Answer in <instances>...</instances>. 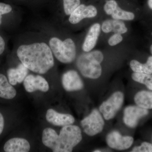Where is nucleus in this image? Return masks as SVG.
I'll return each mask as SVG.
<instances>
[{
	"label": "nucleus",
	"instance_id": "nucleus-1",
	"mask_svg": "<svg viewBox=\"0 0 152 152\" xmlns=\"http://www.w3.org/2000/svg\"><path fill=\"white\" fill-rule=\"evenodd\" d=\"M17 55L25 66L37 73H46L54 65L51 50L44 42L22 45L18 48Z\"/></svg>",
	"mask_w": 152,
	"mask_h": 152
},
{
	"label": "nucleus",
	"instance_id": "nucleus-2",
	"mask_svg": "<svg viewBox=\"0 0 152 152\" xmlns=\"http://www.w3.org/2000/svg\"><path fill=\"white\" fill-rule=\"evenodd\" d=\"M82 140L81 130L75 125L63 126L59 135L50 128L45 129L43 132V143L54 152H72Z\"/></svg>",
	"mask_w": 152,
	"mask_h": 152
},
{
	"label": "nucleus",
	"instance_id": "nucleus-3",
	"mask_svg": "<svg viewBox=\"0 0 152 152\" xmlns=\"http://www.w3.org/2000/svg\"><path fill=\"white\" fill-rule=\"evenodd\" d=\"M103 59V55L100 51L87 52L78 57L76 65L84 77L90 79H98L102 75L100 64Z\"/></svg>",
	"mask_w": 152,
	"mask_h": 152
},
{
	"label": "nucleus",
	"instance_id": "nucleus-4",
	"mask_svg": "<svg viewBox=\"0 0 152 152\" xmlns=\"http://www.w3.org/2000/svg\"><path fill=\"white\" fill-rule=\"evenodd\" d=\"M49 47L57 59L64 64L72 62L75 59V45L71 39L62 41L57 37H53L49 42Z\"/></svg>",
	"mask_w": 152,
	"mask_h": 152
},
{
	"label": "nucleus",
	"instance_id": "nucleus-5",
	"mask_svg": "<svg viewBox=\"0 0 152 152\" xmlns=\"http://www.w3.org/2000/svg\"><path fill=\"white\" fill-rule=\"evenodd\" d=\"M124 98V96L122 92H116L101 104L99 107V111L105 119L110 120L114 118L121 107Z\"/></svg>",
	"mask_w": 152,
	"mask_h": 152
},
{
	"label": "nucleus",
	"instance_id": "nucleus-6",
	"mask_svg": "<svg viewBox=\"0 0 152 152\" xmlns=\"http://www.w3.org/2000/svg\"><path fill=\"white\" fill-rule=\"evenodd\" d=\"M84 132L89 136L96 135L103 129L104 122L99 112L94 109L81 122Z\"/></svg>",
	"mask_w": 152,
	"mask_h": 152
},
{
	"label": "nucleus",
	"instance_id": "nucleus-7",
	"mask_svg": "<svg viewBox=\"0 0 152 152\" xmlns=\"http://www.w3.org/2000/svg\"><path fill=\"white\" fill-rule=\"evenodd\" d=\"M106 142L109 147L114 149L123 151L132 146L134 139L131 136L122 135L117 131H113L108 134Z\"/></svg>",
	"mask_w": 152,
	"mask_h": 152
},
{
	"label": "nucleus",
	"instance_id": "nucleus-8",
	"mask_svg": "<svg viewBox=\"0 0 152 152\" xmlns=\"http://www.w3.org/2000/svg\"><path fill=\"white\" fill-rule=\"evenodd\" d=\"M148 113V110L138 106H128L124 110V123L129 127L135 128L137 125L139 120L146 116Z\"/></svg>",
	"mask_w": 152,
	"mask_h": 152
},
{
	"label": "nucleus",
	"instance_id": "nucleus-9",
	"mask_svg": "<svg viewBox=\"0 0 152 152\" xmlns=\"http://www.w3.org/2000/svg\"><path fill=\"white\" fill-rule=\"evenodd\" d=\"M62 83L67 91H80L83 88L84 84L79 74L75 70H69L63 75Z\"/></svg>",
	"mask_w": 152,
	"mask_h": 152
},
{
	"label": "nucleus",
	"instance_id": "nucleus-10",
	"mask_svg": "<svg viewBox=\"0 0 152 152\" xmlns=\"http://www.w3.org/2000/svg\"><path fill=\"white\" fill-rule=\"evenodd\" d=\"M25 89L28 93H32L39 90L41 91H48V83L42 77L30 75L26 77L23 82Z\"/></svg>",
	"mask_w": 152,
	"mask_h": 152
},
{
	"label": "nucleus",
	"instance_id": "nucleus-11",
	"mask_svg": "<svg viewBox=\"0 0 152 152\" xmlns=\"http://www.w3.org/2000/svg\"><path fill=\"white\" fill-rule=\"evenodd\" d=\"M97 14V10L94 6L80 4L70 15L69 21L72 24H76L83 19L96 17Z\"/></svg>",
	"mask_w": 152,
	"mask_h": 152
},
{
	"label": "nucleus",
	"instance_id": "nucleus-12",
	"mask_svg": "<svg viewBox=\"0 0 152 152\" xmlns=\"http://www.w3.org/2000/svg\"><path fill=\"white\" fill-rule=\"evenodd\" d=\"M46 118L49 123L58 126L72 125L75 121V118L72 115L60 113L52 109L47 111Z\"/></svg>",
	"mask_w": 152,
	"mask_h": 152
},
{
	"label": "nucleus",
	"instance_id": "nucleus-13",
	"mask_svg": "<svg viewBox=\"0 0 152 152\" xmlns=\"http://www.w3.org/2000/svg\"><path fill=\"white\" fill-rule=\"evenodd\" d=\"M30 145L26 139L12 138L6 142L4 146L6 152H28L30 151Z\"/></svg>",
	"mask_w": 152,
	"mask_h": 152
},
{
	"label": "nucleus",
	"instance_id": "nucleus-14",
	"mask_svg": "<svg viewBox=\"0 0 152 152\" xmlns=\"http://www.w3.org/2000/svg\"><path fill=\"white\" fill-rule=\"evenodd\" d=\"M28 69L22 63L19 64L16 68H11L7 71V75L9 82L12 86L18 83H21L27 76Z\"/></svg>",
	"mask_w": 152,
	"mask_h": 152
},
{
	"label": "nucleus",
	"instance_id": "nucleus-15",
	"mask_svg": "<svg viewBox=\"0 0 152 152\" xmlns=\"http://www.w3.org/2000/svg\"><path fill=\"white\" fill-rule=\"evenodd\" d=\"M101 26L99 23H95L90 28L83 44V50L89 52L96 46L100 33Z\"/></svg>",
	"mask_w": 152,
	"mask_h": 152
},
{
	"label": "nucleus",
	"instance_id": "nucleus-16",
	"mask_svg": "<svg viewBox=\"0 0 152 152\" xmlns=\"http://www.w3.org/2000/svg\"><path fill=\"white\" fill-rule=\"evenodd\" d=\"M16 95V90L10 83L7 77L0 73V98L4 99H12Z\"/></svg>",
	"mask_w": 152,
	"mask_h": 152
},
{
	"label": "nucleus",
	"instance_id": "nucleus-17",
	"mask_svg": "<svg viewBox=\"0 0 152 152\" xmlns=\"http://www.w3.org/2000/svg\"><path fill=\"white\" fill-rule=\"evenodd\" d=\"M134 100L138 107L148 110L152 109V92L139 91L135 96Z\"/></svg>",
	"mask_w": 152,
	"mask_h": 152
},
{
	"label": "nucleus",
	"instance_id": "nucleus-18",
	"mask_svg": "<svg viewBox=\"0 0 152 152\" xmlns=\"http://www.w3.org/2000/svg\"><path fill=\"white\" fill-rule=\"evenodd\" d=\"M113 18L115 20H132L135 18L134 14L131 12H127L118 6L112 14Z\"/></svg>",
	"mask_w": 152,
	"mask_h": 152
},
{
	"label": "nucleus",
	"instance_id": "nucleus-19",
	"mask_svg": "<svg viewBox=\"0 0 152 152\" xmlns=\"http://www.w3.org/2000/svg\"><path fill=\"white\" fill-rule=\"evenodd\" d=\"M130 66L134 72L152 74V71L148 67L146 63L142 64L137 60H133L130 62Z\"/></svg>",
	"mask_w": 152,
	"mask_h": 152
},
{
	"label": "nucleus",
	"instance_id": "nucleus-20",
	"mask_svg": "<svg viewBox=\"0 0 152 152\" xmlns=\"http://www.w3.org/2000/svg\"><path fill=\"white\" fill-rule=\"evenodd\" d=\"M132 77L135 81L146 86L152 84V74L134 72L132 74Z\"/></svg>",
	"mask_w": 152,
	"mask_h": 152
},
{
	"label": "nucleus",
	"instance_id": "nucleus-21",
	"mask_svg": "<svg viewBox=\"0 0 152 152\" xmlns=\"http://www.w3.org/2000/svg\"><path fill=\"white\" fill-rule=\"evenodd\" d=\"M111 30L115 34H125L127 32L128 29L124 23L119 20H111Z\"/></svg>",
	"mask_w": 152,
	"mask_h": 152
},
{
	"label": "nucleus",
	"instance_id": "nucleus-22",
	"mask_svg": "<svg viewBox=\"0 0 152 152\" xmlns=\"http://www.w3.org/2000/svg\"><path fill=\"white\" fill-rule=\"evenodd\" d=\"M64 10L66 15H70L80 4V0H63Z\"/></svg>",
	"mask_w": 152,
	"mask_h": 152
},
{
	"label": "nucleus",
	"instance_id": "nucleus-23",
	"mask_svg": "<svg viewBox=\"0 0 152 152\" xmlns=\"http://www.w3.org/2000/svg\"><path fill=\"white\" fill-rule=\"evenodd\" d=\"M12 10V7L9 4L0 2V26L1 25L2 20L4 18V16L11 12Z\"/></svg>",
	"mask_w": 152,
	"mask_h": 152
},
{
	"label": "nucleus",
	"instance_id": "nucleus-24",
	"mask_svg": "<svg viewBox=\"0 0 152 152\" xmlns=\"http://www.w3.org/2000/svg\"><path fill=\"white\" fill-rule=\"evenodd\" d=\"M118 6L116 1L115 0H109L106 2L104 6V10L107 15H112Z\"/></svg>",
	"mask_w": 152,
	"mask_h": 152
},
{
	"label": "nucleus",
	"instance_id": "nucleus-25",
	"mask_svg": "<svg viewBox=\"0 0 152 152\" xmlns=\"http://www.w3.org/2000/svg\"><path fill=\"white\" fill-rule=\"evenodd\" d=\"M132 152H152V144L144 142L140 146L134 147Z\"/></svg>",
	"mask_w": 152,
	"mask_h": 152
},
{
	"label": "nucleus",
	"instance_id": "nucleus-26",
	"mask_svg": "<svg viewBox=\"0 0 152 152\" xmlns=\"http://www.w3.org/2000/svg\"><path fill=\"white\" fill-rule=\"evenodd\" d=\"M122 36L120 34H115L109 39L108 43L111 46L116 45L122 41Z\"/></svg>",
	"mask_w": 152,
	"mask_h": 152
},
{
	"label": "nucleus",
	"instance_id": "nucleus-27",
	"mask_svg": "<svg viewBox=\"0 0 152 152\" xmlns=\"http://www.w3.org/2000/svg\"><path fill=\"white\" fill-rule=\"evenodd\" d=\"M6 49V41L3 36L0 34V56L4 53Z\"/></svg>",
	"mask_w": 152,
	"mask_h": 152
},
{
	"label": "nucleus",
	"instance_id": "nucleus-28",
	"mask_svg": "<svg viewBox=\"0 0 152 152\" xmlns=\"http://www.w3.org/2000/svg\"><path fill=\"white\" fill-rule=\"evenodd\" d=\"M5 126V120L2 114L0 112V136L2 134Z\"/></svg>",
	"mask_w": 152,
	"mask_h": 152
},
{
	"label": "nucleus",
	"instance_id": "nucleus-29",
	"mask_svg": "<svg viewBox=\"0 0 152 152\" xmlns=\"http://www.w3.org/2000/svg\"><path fill=\"white\" fill-rule=\"evenodd\" d=\"M146 63L150 69L152 71V56H150L148 58Z\"/></svg>",
	"mask_w": 152,
	"mask_h": 152
},
{
	"label": "nucleus",
	"instance_id": "nucleus-30",
	"mask_svg": "<svg viewBox=\"0 0 152 152\" xmlns=\"http://www.w3.org/2000/svg\"><path fill=\"white\" fill-rule=\"evenodd\" d=\"M148 3L149 7L152 10V0H148Z\"/></svg>",
	"mask_w": 152,
	"mask_h": 152
},
{
	"label": "nucleus",
	"instance_id": "nucleus-31",
	"mask_svg": "<svg viewBox=\"0 0 152 152\" xmlns=\"http://www.w3.org/2000/svg\"><path fill=\"white\" fill-rule=\"evenodd\" d=\"M146 87L148 89L151 90V91H152V84H151L147 85Z\"/></svg>",
	"mask_w": 152,
	"mask_h": 152
},
{
	"label": "nucleus",
	"instance_id": "nucleus-32",
	"mask_svg": "<svg viewBox=\"0 0 152 152\" xmlns=\"http://www.w3.org/2000/svg\"><path fill=\"white\" fill-rule=\"evenodd\" d=\"M150 51H151V53L152 55V44L150 47Z\"/></svg>",
	"mask_w": 152,
	"mask_h": 152
},
{
	"label": "nucleus",
	"instance_id": "nucleus-33",
	"mask_svg": "<svg viewBox=\"0 0 152 152\" xmlns=\"http://www.w3.org/2000/svg\"><path fill=\"white\" fill-rule=\"evenodd\" d=\"M94 152H100L101 151H100L99 150H95V151H94Z\"/></svg>",
	"mask_w": 152,
	"mask_h": 152
}]
</instances>
